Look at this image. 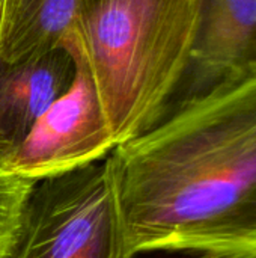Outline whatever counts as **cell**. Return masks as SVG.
<instances>
[{"mask_svg": "<svg viewBox=\"0 0 256 258\" xmlns=\"http://www.w3.org/2000/svg\"><path fill=\"white\" fill-rule=\"evenodd\" d=\"M106 163L136 254L256 258V76L184 97Z\"/></svg>", "mask_w": 256, "mask_h": 258, "instance_id": "1", "label": "cell"}, {"mask_svg": "<svg viewBox=\"0 0 256 258\" xmlns=\"http://www.w3.org/2000/svg\"><path fill=\"white\" fill-rule=\"evenodd\" d=\"M201 0H81L57 50L91 80L115 145L167 112L189 73Z\"/></svg>", "mask_w": 256, "mask_h": 258, "instance_id": "2", "label": "cell"}, {"mask_svg": "<svg viewBox=\"0 0 256 258\" xmlns=\"http://www.w3.org/2000/svg\"><path fill=\"white\" fill-rule=\"evenodd\" d=\"M106 159L39 180L8 258H134Z\"/></svg>", "mask_w": 256, "mask_h": 258, "instance_id": "3", "label": "cell"}, {"mask_svg": "<svg viewBox=\"0 0 256 258\" xmlns=\"http://www.w3.org/2000/svg\"><path fill=\"white\" fill-rule=\"evenodd\" d=\"M115 147L89 77L74 68L66 91L39 116L3 169L39 181L103 160Z\"/></svg>", "mask_w": 256, "mask_h": 258, "instance_id": "4", "label": "cell"}, {"mask_svg": "<svg viewBox=\"0 0 256 258\" xmlns=\"http://www.w3.org/2000/svg\"><path fill=\"white\" fill-rule=\"evenodd\" d=\"M193 91L256 76V0H201Z\"/></svg>", "mask_w": 256, "mask_h": 258, "instance_id": "5", "label": "cell"}, {"mask_svg": "<svg viewBox=\"0 0 256 258\" xmlns=\"http://www.w3.org/2000/svg\"><path fill=\"white\" fill-rule=\"evenodd\" d=\"M72 76L74 67L62 50L12 65H0L2 168L39 116L66 91Z\"/></svg>", "mask_w": 256, "mask_h": 258, "instance_id": "6", "label": "cell"}, {"mask_svg": "<svg viewBox=\"0 0 256 258\" xmlns=\"http://www.w3.org/2000/svg\"><path fill=\"white\" fill-rule=\"evenodd\" d=\"M80 3L81 0H23L2 63L12 65L56 51Z\"/></svg>", "mask_w": 256, "mask_h": 258, "instance_id": "7", "label": "cell"}, {"mask_svg": "<svg viewBox=\"0 0 256 258\" xmlns=\"http://www.w3.org/2000/svg\"><path fill=\"white\" fill-rule=\"evenodd\" d=\"M35 183L17 177L0 166V258L9 257Z\"/></svg>", "mask_w": 256, "mask_h": 258, "instance_id": "8", "label": "cell"}, {"mask_svg": "<svg viewBox=\"0 0 256 258\" xmlns=\"http://www.w3.org/2000/svg\"><path fill=\"white\" fill-rule=\"evenodd\" d=\"M21 8V0H0V63L5 47L15 26Z\"/></svg>", "mask_w": 256, "mask_h": 258, "instance_id": "9", "label": "cell"}, {"mask_svg": "<svg viewBox=\"0 0 256 258\" xmlns=\"http://www.w3.org/2000/svg\"><path fill=\"white\" fill-rule=\"evenodd\" d=\"M21 3H23V0H21ZM20 9H21V8H20Z\"/></svg>", "mask_w": 256, "mask_h": 258, "instance_id": "10", "label": "cell"}]
</instances>
